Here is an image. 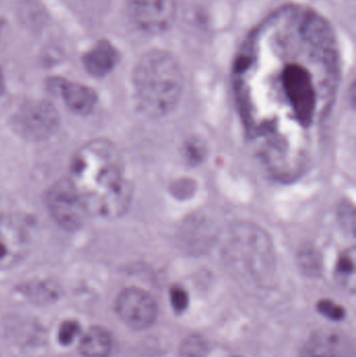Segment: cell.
I'll return each mask as SVG.
<instances>
[{
  "instance_id": "6da1fadb",
  "label": "cell",
  "mask_w": 356,
  "mask_h": 357,
  "mask_svg": "<svg viewBox=\"0 0 356 357\" xmlns=\"http://www.w3.org/2000/svg\"><path fill=\"white\" fill-rule=\"evenodd\" d=\"M69 180L81 195L89 215L117 218L131 203L132 187L125 175L123 158L108 140H92L75 153Z\"/></svg>"
},
{
  "instance_id": "7a4b0ae2",
  "label": "cell",
  "mask_w": 356,
  "mask_h": 357,
  "mask_svg": "<svg viewBox=\"0 0 356 357\" xmlns=\"http://www.w3.org/2000/svg\"><path fill=\"white\" fill-rule=\"evenodd\" d=\"M183 86L181 68L167 52H148L136 66V100L142 112L148 116L163 117L173 112L181 100Z\"/></svg>"
},
{
  "instance_id": "3957f363",
  "label": "cell",
  "mask_w": 356,
  "mask_h": 357,
  "mask_svg": "<svg viewBox=\"0 0 356 357\" xmlns=\"http://www.w3.org/2000/svg\"><path fill=\"white\" fill-rule=\"evenodd\" d=\"M46 205L52 218L67 231L81 228L89 215L81 195L69 178L50 187Z\"/></svg>"
},
{
  "instance_id": "277c9868",
  "label": "cell",
  "mask_w": 356,
  "mask_h": 357,
  "mask_svg": "<svg viewBox=\"0 0 356 357\" xmlns=\"http://www.w3.org/2000/svg\"><path fill=\"white\" fill-rule=\"evenodd\" d=\"M59 123L58 111L44 100L23 105L12 119L13 129L29 142H43L52 137L58 130Z\"/></svg>"
},
{
  "instance_id": "5b68a950",
  "label": "cell",
  "mask_w": 356,
  "mask_h": 357,
  "mask_svg": "<svg viewBox=\"0 0 356 357\" xmlns=\"http://www.w3.org/2000/svg\"><path fill=\"white\" fill-rule=\"evenodd\" d=\"M115 310L125 325L135 331H142L155 322L158 308L150 294L137 287H129L119 294Z\"/></svg>"
},
{
  "instance_id": "8992f818",
  "label": "cell",
  "mask_w": 356,
  "mask_h": 357,
  "mask_svg": "<svg viewBox=\"0 0 356 357\" xmlns=\"http://www.w3.org/2000/svg\"><path fill=\"white\" fill-rule=\"evenodd\" d=\"M29 248V231L23 220L14 215H0V270L17 266Z\"/></svg>"
},
{
  "instance_id": "52a82bcc",
  "label": "cell",
  "mask_w": 356,
  "mask_h": 357,
  "mask_svg": "<svg viewBox=\"0 0 356 357\" xmlns=\"http://www.w3.org/2000/svg\"><path fill=\"white\" fill-rule=\"evenodd\" d=\"M136 24L148 33H162L173 25L176 0H125Z\"/></svg>"
},
{
  "instance_id": "ba28073f",
  "label": "cell",
  "mask_w": 356,
  "mask_h": 357,
  "mask_svg": "<svg viewBox=\"0 0 356 357\" xmlns=\"http://www.w3.org/2000/svg\"><path fill=\"white\" fill-rule=\"evenodd\" d=\"M301 357H355L353 342L336 331H323L314 335Z\"/></svg>"
},
{
  "instance_id": "9c48e42d",
  "label": "cell",
  "mask_w": 356,
  "mask_h": 357,
  "mask_svg": "<svg viewBox=\"0 0 356 357\" xmlns=\"http://www.w3.org/2000/svg\"><path fill=\"white\" fill-rule=\"evenodd\" d=\"M56 87L67 108L73 113L87 115L95 108L98 96L91 88L64 79H59Z\"/></svg>"
},
{
  "instance_id": "30bf717a",
  "label": "cell",
  "mask_w": 356,
  "mask_h": 357,
  "mask_svg": "<svg viewBox=\"0 0 356 357\" xmlns=\"http://www.w3.org/2000/svg\"><path fill=\"white\" fill-rule=\"evenodd\" d=\"M84 66L90 75L104 77L113 70L118 62L116 48L108 41H100L84 56Z\"/></svg>"
},
{
  "instance_id": "8fae6325",
  "label": "cell",
  "mask_w": 356,
  "mask_h": 357,
  "mask_svg": "<svg viewBox=\"0 0 356 357\" xmlns=\"http://www.w3.org/2000/svg\"><path fill=\"white\" fill-rule=\"evenodd\" d=\"M112 344V337L108 331L100 326H93L82 337L79 354L83 357H109Z\"/></svg>"
},
{
  "instance_id": "7c38bea8",
  "label": "cell",
  "mask_w": 356,
  "mask_h": 357,
  "mask_svg": "<svg viewBox=\"0 0 356 357\" xmlns=\"http://www.w3.org/2000/svg\"><path fill=\"white\" fill-rule=\"evenodd\" d=\"M24 295L38 303H50L60 296L58 287L49 282H36L25 287Z\"/></svg>"
},
{
  "instance_id": "4fadbf2b",
  "label": "cell",
  "mask_w": 356,
  "mask_h": 357,
  "mask_svg": "<svg viewBox=\"0 0 356 357\" xmlns=\"http://www.w3.org/2000/svg\"><path fill=\"white\" fill-rule=\"evenodd\" d=\"M206 354V342L199 335H192L182 343L179 357H205Z\"/></svg>"
},
{
  "instance_id": "5bb4252c",
  "label": "cell",
  "mask_w": 356,
  "mask_h": 357,
  "mask_svg": "<svg viewBox=\"0 0 356 357\" xmlns=\"http://www.w3.org/2000/svg\"><path fill=\"white\" fill-rule=\"evenodd\" d=\"M79 333H81V325L79 322L75 320L64 321L59 327V343L63 346L71 345Z\"/></svg>"
},
{
  "instance_id": "9a60e30c",
  "label": "cell",
  "mask_w": 356,
  "mask_h": 357,
  "mask_svg": "<svg viewBox=\"0 0 356 357\" xmlns=\"http://www.w3.org/2000/svg\"><path fill=\"white\" fill-rule=\"evenodd\" d=\"M318 310L326 318L332 321H341L344 319L345 310L342 306L338 305L330 300H322L318 303Z\"/></svg>"
},
{
  "instance_id": "2e32d148",
  "label": "cell",
  "mask_w": 356,
  "mask_h": 357,
  "mask_svg": "<svg viewBox=\"0 0 356 357\" xmlns=\"http://www.w3.org/2000/svg\"><path fill=\"white\" fill-rule=\"evenodd\" d=\"M171 306L177 312H183L188 306V295L182 287H173L169 291Z\"/></svg>"
},
{
  "instance_id": "e0dca14e",
  "label": "cell",
  "mask_w": 356,
  "mask_h": 357,
  "mask_svg": "<svg viewBox=\"0 0 356 357\" xmlns=\"http://www.w3.org/2000/svg\"><path fill=\"white\" fill-rule=\"evenodd\" d=\"M336 271H338L341 280L344 281V282H347L349 279L353 278V276H355V259H353V256L350 254L342 256L340 258V261H339Z\"/></svg>"
},
{
  "instance_id": "ac0fdd59",
  "label": "cell",
  "mask_w": 356,
  "mask_h": 357,
  "mask_svg": "<svg viewBox=\"0 0 356 357\" xmlns=\"http://www.w3.org/2000/svg\"><path fill=\"white\" fill-rule=\"evenodd\" d=\"M4 90V77L3 75H2L1 69H0V96L3 93Z\"/></svg>"
},
{
  "instance_id": "d6986e66",
  "label": "cell",
  "mask_w": 356,
  "mask_h": 357,
  "mask_svg": "<svg viewBox=\"0 0 356 357\" xmlns=\"http://www.w3.org/2000/svg\"><path fill=\"white\" fill-rule=\"evenodd\" d=\"M1 36H2V23H1V20H0V40H1Z\"/></svg>"
}]
</instances>
